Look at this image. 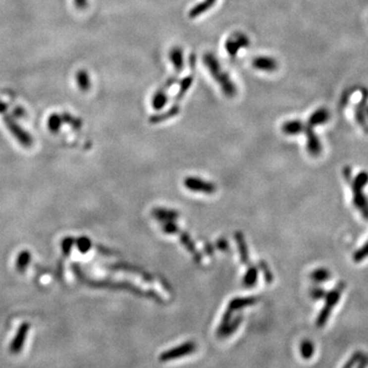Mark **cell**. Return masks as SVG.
I'll return each instance as SVG.
<instances>
[{
  "label": "cell",
  "mask_w": 368,
  "mask_h": 368,
  "mask_svg": "<svg viewBox=\"0 0 368 368\" xmlns=\"http://www.w3.org/2000/svg\"><path fill=\"white\" fill-rule=\"evenodd\" d=\"M329 111L325 107H320L313 111L312 115L309 117L307 124L311 127H316L319 125H323L329 120Z\"/></svg>",
  "instance_id": "15"
},
{
  "label": "cell",
  "mask_w": 368,
  "mask_h": 368,
  "mask_svg": "<svg viewBox=\"0 0 368 368\" xmlns=\"http://www.w3.org/2000/svg\"><path fill=\"white\" fill-rule=\"evenodd\" d=\"M304 128H305V124H304L300 120H291L283 123L281 126V130L286 135H298L304 132Z\"/></svg>",
  "instance_id": "19"
},
{
  "label": "cell",
  "mask_w": 368,
  "mask_h": 368,
  "mask_svg": "<svg viewBox=\"0 0 368 368\" xmlns=\"http://www.w3.org/2000/svg\"><path fill=\"white\" fill-rule=\"evenodd\" d=\"M205 250H206V252H207L208 255H212L213 252H214V248H213V246H211V245H209V244H207V245L205 246Z\"/></svg>",
  "instance_id": "37"
},
{
  "label": "cell",
  "mask_w": 368,
  "mask_h": 368,
  "mask_svg": "<svg viewBox=\"0 0 368 368\" xmlns=\"http://www.w3.org/2000/svg\"><path fill=\"white\" fill-rule=\"evenodd\" d=\"M346 282L345 281H339L331 291L326 293L324 299H325V304L323 308L320 311V313L317 316L316 319V326L317 327H323L326 322L328 321V318L330 317V314L333 310V308L338 305V303L341 299L342 293L346 289Z\"/></svg>",
  "instance_id": "3"
},
{
  "label": "cell",
  "mask_w": 368,
  "mask_h": 368,
  "mask_svg": "<svg viewBox=\"0 0 368 368\" xmlns=\"http://www.w3.org/2000/svg\"><path fill=\"white\" fill-rule=\"evenodd\" d=\"M235 242L238 246V252H239V257H241V261L245 265L250 264V256H249V250L247 247L246 239L242 232H235L234 234Z\"/></svg>",
  "instance_id": "18"
},
{
  "label": "cell",
  "mask_w": 368,
  "mask_h": 368,
  "mask_svg": "<svg viewBox=\"0 0 368 368\" xmlns=\"http://www.w3.org/2000/svg\"><path fill=\"white\" fill-rule=\"evenodd\" d=\"M314 345L311 341L309 340H304L301 342V345H300V354L301 356L305 359V360H309L310 358L313 357L314 355Z\"/></svg>",
  "instance_id": "26"
},
{
  "label": "cell",
  "mask_w": 368,
  "mask_h": 368,
  "mask_svg": "<svg viewBox=\"0 0 368 368\" xmlns=\"http://www.w3.org/2000/svg\"><path fill=\"white\" fill-rule=\"evenodd\" d=\"M325 295H326V292L322 289L321 286H314L310 291V297L315 301L324 299Z\"/></svg>",
  "instance_id": "30"
},
{
  "label": "cell",
  "mask_w": 368,
  "mask_h": 368,
  "mask_svg": "<svg viewBox=\"0 0 368 368\" xmlns=\"http://www.w3.org/2000/svg\"><path fill=\"white\" fill-rule=\"evenodd\" d=\"M216 248H217L218 250H221V251H223V252H225V251H227L228 248H229V246H228V242L226 241L225 238L220 237V238L217 239V242H216Z\"/></svg>",
  "instance_id": "32"
},
{
  "label": "cell",
  "mask_w": 368,
  "mask_h": 368,
  "mask_svg": "<svg viewBox=\"0 0 368 368\" xmlns=\"http://www.w3.org/2000/svg\"><path fill=\"white\" fill-rule=\"evenodd\" d=\"M77 85L81 91H88L91 87V80L88 73L85 70H79L76 74Z\"/></svg>",
  "instance_id": "25"
},
{
  "label": "cell",
  "mask_w": 368,
  "mask_h": 368,
  "mask_svg": "<svg viewBox=\"0 0 368 368\" xmlns=\"http://www.w3.org/2000/svg\"><path fill=\"white\" fill-rule=\"evenodd\" d=\"M331 278V272L324 267H319L310 273V279L315 283H323Z\"/></svg>",
  "instance_id": "22"
},
{
  "label": "cell",
  "mask_w": 368,
  "mask_h": 368,
  "mask_svg": "<svg viewBox=\"0 0 368 368\" xmlns=\"http://www.w3.org/2000/svg\"><path fill=\"white\" fill-rule=\"evenodd\" d=\"M74 3L78 9H84L87 6V0H74Z\"/></svg>",
  "instance_id": "35"
},
{
  "label": "cell",
  "mask_w": 368,
  "mask_h": 368,
  "mask_svg": "<svg viewBox=\"0 0 368 368\" xmlns=\"http://www.w3.org/2000/svg\"><path fill=\"white\" fill-rule=\"evenodd\" d=\"M361 100L355 107V119L357 124L361 127L363 132L368 135V119H367V106H368V89L362 88Z\"/></svg>",
  "instance_id": "6"
},
{
  "label": "cell",
  "mask_w": 368,
  "mask_h": 368,
  "mask_svg": "<svg viewBox=\"0 0 368 368\" xmlns=\"http://www.w3.org/2000/svg\"><path fill=\"white\" fill-rule=\"evenodd\" d=\"M249 45L250 39L246 34H244L243 32H234L232 35L227 38L225 42V50L227 53L234 58L239 51L248 47Z\"/></svg>",
  "instance_id": "5"
},
{
  "label": "cell",
  "mask_w": 368,
  "mask_h": 368,
  "mask_svg": "<svg viewBox=\"0 0 368 368\" xmlns=\"http://www.w3.org/2000/svg\"><path fill=\"white\" fill-rule=\"evenodd\" d=\"M314 128L309 126L308 124H305V128H304V132L306 134L307 138V151L312 157H318L322 152V145L320 141L319 137L315 134Z\"/></svg>",
  "instance_id": "8"
},
{
  "label": "cell",
  "mask_w": 368,
  "mask_h": 368,
  "mask_svg": "<svg viewBox=\"0 0 368 368\" xmlns=\"http://www.w3.org/2000/svg\"><path fill=\"white\" fill-rule=\"evenodd\" d=\"M362 356L363 355L361 353H359V352H356V353L349 359V361L345 364V366L343 368H354L356 366V364L361 360Z\"/></svg>",
  "instance_id": "31"
},
{
  "label": "cell",
  "mask_w": 368,
  "mask_h": 368,
  "mask_svg": "<svg viewBox=\"0 0 368 368\" xmlns=\"http://www.w3.org/2000/svg\"><path fill=\"white\" fill-rule=\"evenodd\" d=\"M169 58L174 66V71L176 74L180 75L184 68V58H183V51L181 47L175 46L171 49L169 53Z\"/></svg>",
  "instance_id": "13"
},
{
  "label": "cell",
  "mask_w": 368,
  "mask_h": 368,
  "mask_svg": "<svg viewBox=\"0 0 368 368\" xmlns=\"http://www.w3.org/2000/svg\"><path fill=\"white\" fill-rule=\"evenodd\" d=\"M217 0H204L203 2L198 3L195 5L193 8H191L188 12V15L190 19H197L199 18L201 14L207 12L212 6L215 5Z\"/></svg>",
  "instance_id": "20"
},
{
  "label": "cell",
  "mask_w": 368,
  "mask_h": 368,
  "mask_svg": "<svg viewBox=\"0 0 368 368\" xmlns=\"http://www.w3.org/2000/svg\"><path fill=\"white\" fill-rule=\"evenodd\" d=\"M179 235H180L179 239H180V242H181L182 246H184V248H185L189 253H191V255L194 256L195 261H197L198 263H201V261H202V256H201V254L197 251L196 246H195V243H194L193 239H191L190 235H189L187 232H184V231H181V230H180V232H179Z\"/></svg>",
  "instance_id": "16"
},
{
  "label": "cell",
  "mask_w": 368,
  "mask_h": 368,
  "mask_svg": "<svg viewBox=\"0 0 368 368\" xmlns=\"http://www.w3.org/2000/svg\"><path fill=\"white\" fill-rule=\"evenodd\" d=\"M353 194V205L363 219L368 221V199L364 194V187L368 184V172L361 171L349 183Z\"/></svg>",
  "instance_id": "2"
},
{
  "label": "cell",
  "mask_w": 368,
  "mask_h": 368,
  "mask_svg": "<svg viewBox=\"0 0 368 368\" xmlns=\"http://www.w3.org/2000/svg\"><path fill=\"white\" fill-rule=\"evenodd\" d=\"M367 119H368V106H367Z\"/></svg>",
  "instance_id": "38"
},
{
  "label": "cell",
  "mask_w": 368,
  "mask_h": 368,
  "mask_svg": "<svg viewBox=\"0 0 368 368\" xmlns=\"http://www.w3.org/2000/svg\"><path fill=\"white\" fill-rule=\"evenodd\" d=\"M193 82H194V75L193 74H190V75L184 77L181 80L180 86H179V91H178L177 95H176V98H175V104H179L182 101V99L184 98V95L187 93V91L189 90L191 85H193Z\"/></svg>",
  "instance_id": "23"
},
{
  "label": "cell",
  "mask_w": 368,
  "mask_h": 368,
  "mask_svg": "<svg viewBox=\"0 0 368 368\" xmlns=\"http://www.w3.org/2000/svg\"><path fill=\"white\" fill-rule=\"evenodd\" d=\"M162 231L165 232L166 234H177L180 232V229L177 224L175 223V221H169L163 223Z\"/></svg>",
  "instance_id": "28"
},
{
  "label": "cell",
  "mask_w": 368,
  "mask_h": 368,
  "mask_svg": "<svg viewBox=\"0 0 368 368\" xmlns=\"http://www.w3.org/2000/svg\"><path fill=\"white\" fill-rule=\"evenodd\" d=\"M258 301H259V298H257V297L234 298L233 300H231L229 302L227 309H229L230 311L234 312L236 310H241V309H244L246 307L253 306V305H255V304H257Z\"/></svg>",
  "instance_id": "14"
},
{
  "label": "cell",
  "mask_w": 368,
  "mask_h": 368,
  "mask_svg": "<svg viewBox=\"0 0 368 368\" xmlns=\"http://www.w3.org/2000/svg\"><path fill=\"white\" fill-rule=\"evenodd\" d=\"M203 61L208 71L210 72L211 76L214 78L216 83L220 86L222 92L227 98H234L237 93L236 86L233 83L229 74L223 70L216 55L211 53H207L203 56Z\"/></svg>",
  "instance_id": "1"
},
{
  "label": "cell",
  "mask_w": 368,
  "mask_h": 368,
  "mask_svg": "<svg viewBox=\"0 0 368 368\" xmlns=\"http://www.w3.org/2000/svg\"><path fill=\"white\" fill-rule=\"evenodd\" d=\"M259 266L263 272V275H264V278H265V281L267 283H271L272 280H273V274H272V272L269 268V266L267 265V263H265V261H260L259 262Z\"/></svg>",
  "instance_id": "29"
},
{
  "label": "cell",
  "mask_w": 368,
  "mask_h": 368,
  "mask_svg": "<svg viewBox=\"0 0 368 368\" xmlns=\"http://www.w3.org/2000/svg\"><path fill=\"white\" fill-rule=\"evenodd\" d=\"M197 345L195 342H185L177 347L169 349L158 356V360L161 362H170L178 358H182L188 355L194 354L197 350Z\"/></svg>",
  "instance_id": "4"
},
{
  "label": "cell",
  "mask_w": 368,
  "mask_h": 368,
  "mask_svg": "<svg viewBox=\"0 0 368 368\" xmlns=\"http://www.w3.org/2000/svg\"><path fill=\"white\" fill-rule=\"evenodd\" d=\"M343 176L345 180L350 183V181L353 179V176H352V168L350 166H346L344 169H343Z\"/></svg>",
  "instance_id": "33"
},
{
  "label": "cell",
  "mask_w": 368,
  "mask_h": 368,
  "mask_svg": "<svg viewBox=\"0 0 368 368\" xmlns=\"http://www.w3.org/2000/svg\"><path fill=\"white\" fill-rule=\"evenodd\" d=\"M258 280V268L255 267L253 265L249 266L248 270L246 271V273L243 278V285L245 287H248V289H251L256 283H257Z\"/></svg>",
  "instance_id": "24"
},
{
  "label": "cell",
  "mask_w": 368,
  "mask_h": 368,
  "mask_svg": "<svg viewBox=\"0 0 368 368\" xmlns=\"http://www.w3.org/2000/svg\"><path fill=\"white\" fill-rule=\"evenodd\" d=\"M168 100H169V97H168L167 91H164L158 88L153 95V99H152L153 108L156 110H161L167 105Z\"/></svg>",
  "instance_id": "21"
},
{
  "label": "cell",
  "mask_w": 368,
  "mask_h": 368,
  "mask_svg": "<svg viewBox=\"0 0 368 368\" xmlns=\"http://www.w3.org/2000/svg\"><path fill=\"white\" fill-rule=\"evenodd\" d=\"M183 184L188 190L206 195L215 194L217 190L215 183L203 180L199 177H186L183 181Z\"/></svg>",
  "instance_id": "7"
},
{
  "label": "cell",
  "mask_w": 368,
  "mask_h": 368,
  "mask_svg": "<svg viewBox=\"0 0 368 368\" xmlns=\"http://www.w3.org/2000/svg\"><path fill=\"white\" fill-rule=\"evenodd\" d=\"M180 105L179 104H174L167 111H165L164 114H158V115H154L150 118V122L152 124H158V123H162L163 121H167V120H170L174 117L177 116L179 113H180Z\"/></svg>",
  "instance_id": "17"
},
{
  "label": "cell",
  "mask_w": 368,
  "mask_h": 368,
  "mask_svg": "<svg viewBox=\"0 0 368 368\" xmlns=\"http://www.w3.org/2000/svg\"><path fill=\"white\" fill-rule=\"evenodd\" d=\"M352 258L355 263H361L363 260L368 258V241L353 254Z\"/></svg>",
  "instance_id": "27"
},
{
  "label": "cell",
  "mask_w": 368,
  "mask_h": 368,
  "mask_svg": "<svg viewBox=\"0 0 368 368\" xmlns=\"http://www.w3.org/2000/svg\"><path fill=\"white\" fill-rule=\"evenodd\" d=\"M367 363H368V358L366 356H362V358L360 360V363H359V366L357 368H365Z\"/></svg>",
  "instance_id": "36"
},
{
  "label": "cell",
  "mask_w": 368,
  "mask_h": 368,
  "mask_svg": "<svg viewBox=\"0 0 368 368\" xmlns=\"http://www.w3.org/2000/svg\"><path fill=\"white\" fill-rule=\"evenodd\" d=\"M58 126H59V119H58V117L56 115L52 116L51 119H50V127L52 128V129L55 130L56 128H58Z\"/></svg>",
  "instance_id": "34"
},
{
  "label": "cell",
  "mask_w": 368,
  "mask_h": 368,
  "mask_svg": "<svg viewBox=\"0 0 368 368\" xmlns=\"http://www.w3.org/2000/svg\"><path fill=\"white\" fill-rule=\"evenodd\" d=\"M152 216L158 222L176 221L179 218V213L175 210L166 209V208H155L152 211Z\"/></svg>",
  "instance_id": "12"
},
{
  "label": "cell",
  "mask_w": 368,
  "mask_h": 368,
  "mask_svg": "<svg viewBox=\"0 0 368 368\" xmlns=\"http://www.w3.org/2000/svg\"><path fill=\"white\" fill-rule=\"evenodd\" d=\"M252 65L255 69L263 72H274L278 69V63L276 59L266 55H260L255 57L252 61Z\"/></svg>",
  "instance_id": "9"
},
{
  "label": "cell",
  "mask_w": 368,
  "mask_h": 368,
  "mask_svg": "<svg viewBox=\"0 0 368 368\" xmlns=\"http://www.w3.org/2000/svg\"><path fill=\"white\" fill-rule=\"evenodd\" d=\"M242 322H243V316L238 315L235 318H232L230 321L228 323H226L225 325L219 326L218 329H217L218 338L226 339V338L230 337L232 333H234L237 330L238 326L241 325Z\"/></svg>",
  "instance_id": "11"
},
{
  "label": "cell",
  "mask_w": 368,
  "mask_h": 368,
  "mask_svg": "<svg viewBox=\"0 0 368 368\" xmlns=\"http://www.w3.org/2000/svg\"><path fill=\"white\" fill-rule=\"evenodd\" d=\"M28 330H29V325L27 323L23 324L18 333L15 334L14 339L12 340L10 346H9V352L11 354L15 355V354H19L21 350L23 349L24 347V344H25V341H26V338H27V333H28Z\"/></svg>",
  "instance_id": "10"
}]
</instances>
